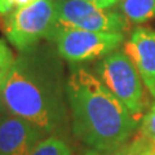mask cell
I'll list each match as a JSON object with an SVG mask.
<instances>
[{
  "instance_id": "cell-2",
  "label": "cell",
  "mask_w": 155,
  "mask_h": 155,
  "mask_svg": "<svg viewBox=\"0 0 155 155\" xmlns=\"http://www.w3.org/2000/svg\"><path fill=\"white\" fill-rule=\"evenodd\" d=\"M66 94L72 133L89 149L109 153L133 136L138 122L87 67L71 64Z\"/></svg>"
},
{
  "instance_id": "cell-16",
  "label": "cell",
  "mask_w": 155,
  "mask_h": 155,
  "mask_svg": "<svg viewBox=\"0 0 155 155\" xmlns=\"http://www.w3.org/2000/svg\"><path fill=\"white\" fill-rule=\"evenodd\" d=\"M7 113H8V109H7L5 102H4V100H3L2 93H0V120H2V118H3V116L5 115Z\"/></svg>"
},
{
  "instance_id": "cell-11",
  "label": "cell",
  "mask_w": 155,
  "mask_h": 155,
  "mask_svg": "<svg viewBox=\"0 0 155 155\" xmlns=\"http://www.w3.org/2000/svg\"><path fill=\"white\" fill-rule=\"evenodd\" d=\"M30 155H75L65 140L58 136H48L39 142Z\"/></svg>"
},
{
  "instance_id": "cell-5",
  "label": "cell",
  "mask_w": 155,
  "mask_h": 155,
  "mask_svg": "<svg viewBox=\"0 0 155 155\" xmlns=\"http://www.w3.org/2000/svg\"><path fill=\"white\" fill-rule=\"evenodd\" d=\"M124 32L91 31L74 27H56L48 41L56 45L60 56L70 64L100 60L124 43Z\"/></svg>"
},
{
  "instance_id": "cell-17",
  "label": "cell",
  "mask_w": 155,
  "mask_h": 155,
  "mask_svg": "<svg viewBox=\"0 0 155 155\" xmlns=\"http://www.w3.org/2000/svg\"><path fill=\"white\" fill-rule=\"evenodd\" d=\"M84 155H104V153H100V151H97V150H92V149H89Z\"/></svg>"
},
{
  "instance_id": "cell-13",
  "label": "cell",
  "mask_w": 155,
  "mask_h": 155,
  "mask_svg": "<svg viewBox=\"0 0 155 155\" xmlns=\"http://www.w3.org/2000/svg\"><path fill=\"white\" fill-rule=\"evenodd\" d=\"M140 133L155 141V104L141 119V132Z\"/></svg>"
},
{
  "instance_id": "cell-9",
  "label": "cell",
  "mask_w": 155,
  "mask_h": 155,
  "mask_svg": "<svg viewBox=\"0 0 155 155\" xmlns=\"http://www.w3.org/2000/svg\"><path fill=\"white\" fill-rule=\"evenodd\" d=\"M116 11L128 22L141 25L155 17V0H120Z\"/></svg>"
},
{
  "instance_id": "cell-15",
  "label": "cell",
  "mask_w": 155,
  "mask_h": 155,
  "mask_svg": "<svg viewBox=\"0 0 155 155\" xmlns=\"http://www.w3.org/2000/svg\"><path fill=\"white\" fill-rule=\"evenodd\" d=\"M120 0H96L93 2L97 7H101V8H111L114 7L115 4H118Z\"/></svg>"
},
{
  "instance_id": "cell-14",
  "label": "cell",
  "mask_w": 155,
  "mask_h": 155,
  "mask_svg": "<svg viewBox=\"0 0 155 155\" xmlns=\"http://www.w3.org/2000/svg\"><path fill=\"white\" fill-rule=\"evenodd\" d=\"M36 0H0V16H9L18 8L28 5Z\"/></svg>"
},
{
  "instance_id": "cell-10",
  "label": "cell",
  "mask_w": 155,
  "mask_h": 155,
  "mask_svg": "<svg viewBox=\"0 0 155 155\" xmlns=\"http://www.w3.org/2000/svg\"><path fill=\"white\" fill-rule=\"evenodd\" d=\"M104 155H155V141L140 133L118 149L104 153Z\"/></svg>"
},
{
  "instance_id": "cell-3",
  "label": "cell",
  "mask_w": 155,
  "mask_h": 155,
  "mask_svg": "<svg viewBox=\"0 0 155 155\" xmlns=\"http://www.w3.org/2000/svg\"><path fill=\"white\" fill-rule=\"evenodd\" d=\"M94 74L140 122L146 105L143 81L125 52L116 49L100 58L94 65Z\"/></svg>"
},
{
  "instance_id": "cell-18",
  "label": "cell",
  "mask_w": 155,
  "mask_h": 155,
  "mask_svg": "<svg viewBox=\"0 0 155 155\" xmlns=\"http://www.w3.org/2000/svg\"><path fill=\"white\" fill-rule=\"evenodd\" d=\"M84 2H96V0H84Z\"/></svg>"
},
{
  "instance_id": "cell-12",
  "label": "cell",
  "mask_w": 155,
  "mask_h": 155,
  "mask_svg": "<svg viewBox=\"0 0 155 155\" xmlns=\"http://www.w3.org/2000/svg\"><path fill=\"white\" fill-rule=\"evenodd\" d=\"M14 61H16V57L12 49L9 48L5 40L0 39V89L11 74Z\"/></svg>"
},
{
  "instance_id": "cell-6",
  "label": "cell",
  "mask_w": 155,
  "mask_h": 155,
  "mask_svg": "<svg viewBox=\"0 0 155 155\" xmlns=\"http://www.w3.org/2000/svg\"><path fill=\"white\" fill-rule=\"evenodd\" d=\"M57 25L91 31L124 32L129 22L116 9L97 7L84 0H56Z\"/></svg>"
},
{
  "instance_id": "cell-8",
  "label": "cell",
  "mask_w": 155,
  "mask_h": 155,
  "mask_svg": "<svg viewBox=\"0 0 155 155\" xmlns=\"http://www.w3.org/2000/svg\"><path fill=\"white\" fill-rule=\"evenodd\" d=\"M124 52L155 98V31L150 27H136L125 41Z\"/></svg>"
},
{
  "instance_id": "cell-7",
  "label": "cell",
  "mask_w": 155,
  "mask_h": 155,
  "mask_svg": "<svg viewBox=\"0 0 155 155\" xmlns=\"http://www.w3.org/2000/svg\"><path fill=\"white\" fill-rule=\"evenodd\" d=\"M45 137L38 127L8 111L0 120V155H30Z\"/></svg>"
},
{
  "instance_id": "cell-4",
  "label": "cell",
  "mask_w": 155,
  "mask_h": 155,
  "mask_svg": "<svg viewBox=\"0 0 155 155\" xmlns=\"http://www.w3.org/2000/svg\"><path fill=\"white\" fill-rule=\"evenodd\" d=\"M57 27L56 0H36L16 9L4 22L7 40L18 52L49 40Z\"/></svg>"
},
{
  "instance_id": "cell-1",
  "label": "cell",
  "mask_w": 155,
  "mask_h": 155,
  "mask_svg": "<svg viewBox=\"0 0 155 155\" xmlns=\"http://www.w3.org/2000/svg\"><path fill=\"white\" fill-rule=\"evenodd\" d=\"M62 60L48 40L18 52L0 89L9 113L30 122L45 136H57L69 123Z\"/></svg>"
}]
</instances>
